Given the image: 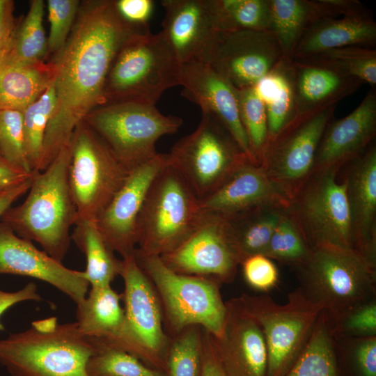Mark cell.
<instances>
[{
	"label": "cell",
	"mask_w": 376,
	"mask_h": 376,
	"mask_svg": "<svg viewBox=\"0 0 376 376\" xmlns=\"http://www.w3.org/2000/svg\"><path fill=\"white\" fill-rule=\"evenodd\" d=\"M70 35L49 64L56 106L43 142L39 171L70 143L76 127L103 102L107 77L118 53L140 35L120 17L114 1H91L78 10Z\"/></svg>",
	"instance_id": "1"
},
{
	"label": "cell",
	"mask_w": 376,
	"mask_h": 376,
	"mask_svg": "<svg viewBox=\"0 0 376 376\" xmlns=\"http://www.w3.org/2000/svg\"><path fill=\"white\" fill-rule=\"evenodd\" d=\"M70 159L68 145L45 170L33 171L26 199L9 207L0 219L19 237L38 242L61 263L70 245V228L78 220L69 184Z\"/></svg>",
	"instance_id": "2"
},
{
	"label": "cell",
	"mask_w": 376,
	"mask_h": 376,
	"mask_svg": "<svg viewBox=\"0 0 376 376\" xmlns=\"http://www.w3.org/2000/svg\"><path fill=\"white\" fill-rule=\"evenodd\" d=\"M95 348L77 323L56 317L0 340V363L11 376H89L86 363Z\"/></svg>",
	"instance_id": "3"
},
{
	"label": "cell",
	"mask_w": 376,
	"mask_h": 376,
	"mask_svg": "<svg viewBox=\"0 0 376 376\" xmlns=\"http://www.w3.org/2000/svg\"><path fill=\"white\" fill-rule=\"evenodd\" d=\"M295 268L298 288L328 316L375 298L376 265L356 249L317 245Z\"/></svg>",
	"instance_id": "4"
},
{
	"label": "cell",
	"mask_w": 376,
	"mask_h": 376,
	"mask_svg": "<svg viewBox=\"0 0 376 376\" xmlns=\"http://www.w3.org/2000/svg\"><path fill=\"white\" fill-rule=\"evenodd\" d=\"M134 256L157 294L169 336L191 325H198L214 337L221 335L226 306L220 292V283L175 272L159 256L145 253L137 248Z\"/></svg>",
	"instance_id": "5"
},
{
	"label": "cell",
	"mask_w": 376,
	"mask_h": 376,
	"mask_svg": "<svg viewBox=\"0 0 376 376\" xmlns=\"http://www.w3.org/2000/svg\"><path fill=\"white\" fill-rule=\"evenodd\" d=\"M179 68L162 31L135 35L122 47L111 66L103 102L155 105L166 90L179 86Z\"/></svg>",
	"instance_id": "6"
},
{
	"label": "cell",
	"mask_w": 376,
	"mask_h": 376,
	"mask_svg": "<svg viewBox=\"0 0 376 376\" xmlns=\"http://www.w3.org/2000/svg\"><path fill=\"white\" fill-rule=\"evenodd\" d=\"M165 154L166 164L180 175L199 201L214 192L246 162L253 160L221 122L208 112H202L197 128Z\"/></svg>",
	"instance_id": "7"
},
{
	"label": "cell",
	"mask_w": 376,
	"mask_h": 376,
	"mask_svg": "<svg viewBox=\"0 0 376 376\" xmlns=\"http://www.w3.org/2000/svg\"><path fill=\"white\" fill-rule=\"evenodd\" d=\"M203 214L198 198L166 164L153 180L141 208L137 249L159 256L171 251L194 230Z\"/></svg>",
	"instance_id": "8"
},
{
	"label": "cell",
	"mask_w": 376,
	"mask_h": 376,
	"mask_svg": "<svg viewBox=\"0 0 376 376\" xmlns=\"http://www.w3.org/2000/svg\"><path fill=\"white\" fill-rule=\"evenodd\" d=\"M84 121L129 173L157 157V140L175 133L183 123L181 118L163 114L155 105L133 102L106 104L93 110Z\"/></svg>",
	"instance_id": "9"
},
{
	"label": "cell",
	"mask_w": 376,
	"mask_h": 376,
	"mask_svg": "<svg viewBox=\"0 0 376 376\" xmlns=\"http://www.w3.org/2000/svg\"><path fill=\"white\" fill-rule=\"evenodd\" d=\"M260 326L267 347V376H283L306 345L323 310L297 288L279 304L267 295L238 297Z\"/></svg>",
	"instance_id": "10"
},
{
	"label": "cell",
	"mask_w": 376,
	"mask_h": 376,
	"mask_svg": "<svg viewBox=\"0 0 376 376\" xmlns=\"http://www.w3.org/2000/svg\"><path fill=\"white\" fill-rule=\"evenodd\" d=\"M69 146V184L77 208V221H95L121 188L129 172L85 121L75 130Z\"/></svg>",
	"instance_id": "11"
},
{
	"label": "cell",
	"mask_w": 376,
	"mask_h": 376,
	"mask_svg": "<svg viewBox=\"0 0 376 376\" xmlns=\"http://www.w3.org/2000/svg\"><path fill=\"white\" fill-rule=\"evenodd\" d=\"M337 173L313 172L285 209L310 249L331 244L355 249L346 183L336 180Z\"/></svg>",
	"instance_id": "12"
},
{
	"label": "cell",
	"mask_w": 376,
	"mask_h": 376,
	"mask_svg": "<svg viewBox=\"0 0 376 376\" xmlns=\"http://www.w3.org/2000/svg\"><path fill=\"white\" fill-rule=\"evenodd\" d=\"M336 105L296 113L265 146L260 164L290 199L312 173L319 143Z\"/></svg>",
	"instance_id": "13"
},
{
	"label": "cell",
	"mask_w": 376,
	"mask_h": 376,
	"mask_svg": "<svg viewBox=\"0 0 376 376\" xmlns=\"http://www.w3.org/2000/svg\"><path fill=\"white\" fill-rule=\"evenodd\" d=\"M284 60L270 31H218L207 64L234 88L254 87Z\"/></svg>",
	"instance_id": "14"
},
{
	"label": "cell",
	"mask_w": 376,
	"mask_h": 376,
	"mask_svg": "<svg viewBox=\"0 0 376 376\" xmlns=\"http://www.w3.org/2000/svg\"><path fill=\"white\" fill-rule=\"evenodd\" d=\"M175 272L232 283L240 265L224 216L203 213L194 230L175 249L159 256Z\"/></svg>",
	"instance_id": "15"
},
{
	"label": "cell",
	"mask_w": 376,
	"mask_h": 376,
	"mask_svg": "<svg viewBox=\"0 0 376 376\" xmlns=\"http://www.w3.org/2000/svg\"><path fill=\"white\" fill-rule=\"evenodd\" d=\"M120 276L124 282L121 298L129 327L145 352L149 366L164 373L169 336L157 294L134 253L122 258Z\"/></svg>",
	"instance_id": "16"
},
{
	"label": "cell",
	"mask_w": 376,
	"mask_h": 376,
	"mask_svg": "<svg viewBox=\"0 0 376 376\" xmlns=\"http://www.w3.org/2000/svg\"><path fill=\"white\" fill-rule=\"evenodd\" d=\"M166 154L131 171L104 212L95 220L107 245L122 258L133 254L137 244V222L148 191L165 166Z\"/></svg>",
	"instance_id": "17"
},
{
	"label": "cell",
	"mask_w": 376,
	"mask_h": 376,
	"mask_svg": "<svg viewBox=\"0 0 376 376\" xmlns=\"http://www.w3.org/2000/svg\"><path fill=\"white\" fill-rule=\"evenodd\" d=\"M29 276L46 282L70 297L76 304L88 293L89 283L84 271L65 267L31 241L19 237L0 222V274Z\"/></svg>",
	"instance_id": "18"
},
{
	"label": "cell",
	"mask_w": 376,
	"mask_h": 376,
	"mask_svg": "<svg viewBox=\"0 0 376 376\" xmlns=\"http://www.w3.org/2000/svg\"><path fill=\"white\" fill-rule=\"evenodd\" d=\"M222 334H210L217 358L226 376H267V351L262 330L238 297L226 301Z\"/></svg>",
	"instance_id": "19"
},
{
	"label": "cell",
	"mask_w": 376,
	"mask_h": 376,
	"mask_svg": "<svg viewBox=\"0 0 376 376\" xmlns=\"http://www.w3.org/2000/svg\"><path fill=\"white\" fill-rule=\"evenodd\" d=\"M178 81L183 87L182 95L198 104L202 112L217 117L243 152L256 161L241 122L237 90L207 63L199 61L180 64Z\"/></svg>",
	"instance_id": "20"
},
{
	"label": "cell",
	"mask_w": 376,
	"mask_h": 376,
	"mask_svg": "<svg viewBox=\"0 0 376 376\" xmlns=\"http://www.w3.org/2000/svg\"><path fill=\"white\" fill-rule=\"evenodd\" d=\"M376 134V89L345 117L329 122L319 143L313 172L335 171L362 154Z\"/></svg>",
	"instance_id": "21"
},
{
	"label": "cell",
	"mask_w": 376,
	"mask_h": 376,
	"mask_svg": "<svg viewBox=\"0 0 376 376\" xmlns=\"http://www.w3.org/2000/svg\"><path fill=\"white\" fill-rule=\"evenodd\" d=\"M162 33L180 64L207 63L217 33L208 0H162Z\"/></svg>",
	"instance_id": "22"
},
{
	"label": "cell",
	"mask_w": 376,
	"mask_h": 376,
	"mask_svg": "<svg viewBox=\"0 0 376 376\" xmlns=\"http://www.w3.org/2000/svg\"><path fill=\"white\" fill-rule=\"evenodd\" d=\"M290 198L260 164L248 160L210 195L200 201L203 213L224 217L265 205L287 208Z\"/></svg>",
	"instance_id": "23"
},
{
	"label": "cell",
	"mask_w": 376,
	"mask_h": 376,
	"mask_svg": "<svg viewBox=\"0 0 376 376\" xmlns=\"http://www.w3.org/2000/svg\"><path fill=\"white\" fill-rule=\"evenodd\" d=\"M120 300L121 295L111 285L91 287L77 304L78 328L85 336L126 351L149 366L145 352L129 327Z\"/></svg>",
	"instance_id": "24"
},
{
	"label": "cell",
	"mask_w": 376,
	"mask_h": 376,
	"mask_svg": "<svg viewBox=\"0 0 376 376\" xmlns=\"http://www.w3.org/2000/svg\"><path fill=\"white\" fill-rule=\"evenodd\" d=\"M345 177L354 247L376 265V146L349 163Z\"/></svg>",
	"instance_id": "25"
},
{
	"label": "cell",
	"mask_w": 376,
	"mask_h": 376,
	"mask_svg": "<svg viewBox=\"0 0 376 376\" xmlns=\"http://www.w3.org/2000/svg\"><path fill=\"white\" fill-rule=\"evenodd\" d=\"M295 114L338 104L363 83L331 68L306 60L290 63Z\"/></svg>",
	"instance_id": "26"
},
{
	"label": "cell",
	"mask_w": 376,
	"mask_h": 376,
	"mask_svg": "<svg viewBox=\"0 0 376 376\" xmlns=\"http://www.w3.org/2000/svg\"><path fill=\"white\" fill-rule=\"evenodd\" d=\"M375 42L376 23L373 17L319 18L304 31L294 49L292 60L305 59L345 46L373 47Z\"/></svg>",
	"instance_id": "27"
},
{
	"label": "cell",
	"mask_w": 376,
	"mask_h": 376,
	"mask_svg": "<svg viewBox=\"0 0 376 376\" xmlns=\"http://www.w3.org/2000/svg\"><path fill=\"white\" fill-rule=\"evenodd\" d=\"M285 209L265 205L224 217L240 264L249 256L263 255Z\"/></svg>",
	"instance_id": "28"
},
{
	"label": "cell",
	"mask_w": 376,
	"mask_h": 376,
	"mask_svg": "<svg viewBox=\"0 0 376 376\" xmlns=\"http://www.w3.org/2000/svg\"><path fill=\"white\" fill-rule=\"evenodd\" d=\"M49 64L0 65V109L24 112L51 84Z\"/></svg>",
	"instance_id": "29"
},
{
	"label": "cell",
	"mask_w": 376,
	"mask_h": 376,
	"mask_svg": "<svg viewBox=\"0 0 376 376\" xmlns=\"http://www.w3.org/2000/svg\"><path fill=\"white\" fill-rule=\"evenodd\" d=\"M75 226L71 240L86 257L85 279L91 287L111 285L113 279L120 275L122 260L118 259L107 245L95 221L79 220Z\"/></svg>",
	"instance_id": "30"
},
{
	"label": "cell",
	"mask_w": 376,
	"mask_h": 376,
	"mask_svg": "<svg viewBox=\"0 0 376 376\" xmlns=\"http://www.w3.org/2000/svg\"><path fill=\"white\" fill-rule=\"evenodd\" d=\"M270 31L281 48L284 60L291 61L294 49L306 29L319 19L313 1L269 0Z\"/></svg>",
	"instance_id": "31"
},
{
	"label": "cell",
	"mask_w": 376,
	"mask_h": 376,
	"mask_svg": "<svg viewBox=\"0 0 376 376\" xmlns=\"http://www.w3.org/2000/svg\"><path fill=\"white\" fill-rule=\"evenodd\" d=\"M334 345L322 310L306 345L283 376H338Z\"/></svg>",
	"instance_id": "32"
},
{
	"label": "cell",
	"mask_w": 376,
	"mask_h": 376,
	"mask_svg": "<svg viewBox=\"0 0 376 376\" xmlns=\"http://www.w3.org/2000/svg\"><path fill=\"white\" fill-rule=\"evenodd\" d=\"M43 15V1H32L26 17L15 31L8 50L0 65L42 62L47 49L42 23Z\"/></svg>",
	"instance_id": "33"
},
{
	"label": "cell",
	"mask_w": 376,
	"mask_h": 376,
	"mask_svg": "<svg viewBox=\"0 0 376 376\" xmlns=\"http://www.w3.org/2000/svg\"><path fill=\"white\" fill-rule=\"evenodd\" d=\"M217 31L270 29L269 0H208Z\"/></svg>",
	"instance_id": "34"
},
{
	"label": "cell",
	"mask_w": 376,
	"mask_h": 376,
	"mask_svg": "<svg viewBox=\"0 0 376 376\" xmlns=\"http://www.w3.org/2000/svg\"><path fill=\"white\" fill-rule=\"evenodd\" d=\"M203 328L191 325L169 336L165 354L164 376H201Z\"/></svg>",
	"instance_id": "35"
},
{
	"label": "cell",
	"mask_w": 376,
	"mask_h": 376,
	"mask_svg": "<svg viewBox=\"0 0 376 376\" xmlns=\"http://www.w3.org/2000/svg\"><path fill=\"white\" fill-rule=\"evenodd\" d=\"M88 338L95 348L86 363L89 376H164L163 372L147 366L126 351Z\"/></svg>",
	"instance_id": "36"
},
{
	"label": "cell",
	"mask_w": 376,
	"mask_h": 376,
	"mask_svg": "<svg viewBox=\"0 0 376 376\" xmlns=\"http://www.w3.org/2000/svg\"><path fill=\"white\" fill-rule=\"evenodd\" d=\"M55 106L56 94L51 83L23 112L24 150L32 172L40 169L45 132Z\"/></svg>",
	"instance_id": "37"
},
{
	"label": "cell",
	"mask_w": 376,
	"mask_h": 376,
	"mask_svg": "<svg viewBox=\"0 0 376 376\" xmlns=\"http://www.w3.org/2000/svg\"><path fill=\"white\" fill-rule=\"evenodd\" d=\"M323 65L367 83L376 85V50L373 47L350 45L324 51L299 59Z\"/></svg>",
	"instance_id": "38"
},
{
	"label": "cell",
	"mask_w": 376,
	"mask_h": 376,
	"mask_svg": "<svg viewBox=\"0 0 376 376\" xmlns=\"http://www.w3.org/2000/svg\"><path fill=\"white\" fill-rule=\"evenodd\" d=\"M240 116L250 150L255 160L260 161L267 141V121L265 103L255 87L237 90Z\"/></svg>",
	"instance_id": "39"
},
{
	"label": "cell",
	"mask_w": 376,
	"mask_h": 376,
	"mask_svg": "<svg viewBox=\"0 0 376 376\" xmlns=\"http://www.w3.org/2000/svg\"><path fill=\"white\" fill-rule=\"evenodd\" d=\"M310 251L304 235L285 210L263 255L295 267L308 257Z\"/></svg>",
	"instance_id": "40"
},
{
	"label": "cell",
	"mask_w": 376,
	"mask_h": 376,
	"mask_svg": "<svg viewBox=\"0 0 376 376\" xmlns=\"http://www.w3.org/2000/svg\"><path fill=\"white\" fill-rule=\"evenodd\" d=\"M327 317L334 339L376 336L375 298Z\"/></svg>",
	"instance_id": "41"
},
{
	"label": "cell",
	"mask_w": 376,
	"mask_h": 376,
	"mask_svg": "<svg viewBox=\"0 0 376 376\" xmlns=\"http://www.w3.org/2000/svg\"><path fill=\"white\" fill-rule=\"evenodd\" d=\"M0 153L9 164L32 173L24 150L22 112L0 109Z\"/></svg>",
	"instance_id": "42"
},
{
	"label": "cell",
	"mask_w": 376,
	"mask_h": 376,
	"mask_svg": "<svg viewBox=\"0 0 376 376\" xmlns=\"http://www.w3.org/2000/svg\"><path fill=\"white\" fill-rule=\"evenodd\" d=\"M79 1L49 0L48 18L50 23L47 47L58 52L65 43L79 10Z\"/></svg>",
	"instance_id": "43"
},
{
	"label": "cell",
	"mask_w": 376,
	"mask_h": 376,
	"mask_svg": "<svg viewBox=\"0 0 376 376\" xmlns=\"http://www.w3.org/2000/svg\"><path fill=\"white\" fill-rule=\"evenodd\" d=\"M265 105L267 121V143L295 115L290 66L283 86Z\"/></svg>",
	"instance_id": "44"
},
{
	"label": "cell",
	"mask_w": 376,
	"mask_h": 376,
	"mask_svg": "<svg viewBox=\"0 0 376 376\" xmlns=\"http://www.w3.org/2000/svg\"><path fill=\"white\" fill-rule=\"evenodd\" d=\"M246 283L252 288L267 292L279 281V271L272 259L256 254L244 259L240 264Z\"/></svg>",
	"instance_id": "45"
},
{
	"label": "cell",
	"mask_w": 376,
	"mask_h": 376,
	"mask_svg": "<svg viewBox=\"0 0 376 376\" xmlns=\"http://www.w3.org/2000/svg\"><path fill=\"white\" fill-rule=\"evenodd\" d=\"M115 7L120 17L137 33H150L149 22L155 3L152 0L114 1Z\"/></svg>",
	"instance_id": "46"
},
{
	"label": "cell",
	"mask_w": 376,
	"mask_h": 376,
	"mask_svg": "<svg viewBox=\"0 0 376 376\" xmlns=\"http://www.w3.org/2000/svg\"><path fill=\"white\" fill-rule=\"evenodd\" d=\"M340 339L351 346L361 376H376V336Z\"/></svg>",
	"instance_id": "47"
},
{
	"label": "cell",
	"mask_w": 376,
	"mask_h": 376,
	"mask_svg": "<svg viewBox=\"0 0 376 376\" xmlns=\"http://www.w3.org/2000/svg\"><path fill=\"white\" fill-rule=\"evenodd\" d=\"M320 18L341 17H373L368 9L357 1L315 0L313 1Z\"/></svg>",
	"instance_id": "48"
},
{
	"label": "cell",
	"mask_w": 376,
	"mask_h": 376,
	"mask_svg": "<svg viewBox=\"0 0 376 376\" xmlns=\"http://www.w3.org/2000/svg\"><path fill=\"white\" fill-rule=\"evenodd\" d=\"M14 3L10 0H0V63L6 56L15 29Z\"/></svg>",
	"instance_id": "49"
},
{
	"label": "cell",
	"mask_w": 376,
	"mask_h": 376,
	"mask_svg": "<svg viewBox=\"0 0 376 376\" xmlns=\"http://www.w3.org/2000/svg\"><path fill=\"white\" fill-rule=\"evenodd\" d=\"M26 301H42V298L38 292L36 285L32 282L15 292H7L0 289V318L10 307ZM4 329V326L0 321V331Z\"/></svg>",
	"instance_id": "50"
},
{
	"label": "cell",
	"mask_w": 376,
	"mask_h": 376,
	"mask_svg": "<svg viewBox=\"0 0 376 376\" xmlns=\"http://www.w3.org/2000/svg\"><path fill=\"white\" fill-rule=\"evenodd\" d=\"M201 376H226L219 363L210 334L203 328V368Z\"/></svg>",
	"instance_id": "51"
},
{
	"label": "cell",
	"mask_w": 376,
	"mask_h": 376,
	"mask_svg": "<svg viewBox=\"0 0 376 376\" xmlns=\"http://www.w3.org/2000/svg\"><path fill=\"white\" fill-rule=\"evenodd\" d=\"M32 173L17 169L0 160V191H3L16 187L31 178Z\"/></svg>",
	"instance_id": "52"
},
{
	"label": "cell",
	"mask_w": 376,
	"mask_h": 376,
	"mask_svg": "<svg viewBox=\"0 0 376 376\" xmlns=\"http://www.w3.org/2000/svg\"><path fill=\"white\" fill-rule=\"evenodd\" d=\"M31 179L32 176L20 185L0 192V219L12 204L29 190Z\"/></svg>",
	"instance_id": "53"
},
{
	"label": "cell",
	"mask_w": 376,
	"mask_h": 376,
	"mask_svg": "<svg viewBox=\"0 0 376 376\" xmlns=\"http://www.w3.org/2000/svg\"><path fill=\"white\" fill-rule=\"evenodd\" d=\"M0 160H3V161H5V160L3 159V157H2L1 155V153H0Z\"/></svg>",
	"instance_id": "54"
},
{
	"label": "cell",
	"mask_w": 376,
	"mask_h": 376,
	"mask_svg": "<svg viewBox=\"0 0 376 376\" xmlns=\"http://www.w3.org/2000/svg\"><path fill=\"white\" fill-rule=\"evenodd\" d=\"M0 192H1V191H0Z\"/></svg>",
	"instance_id": "55"
}]
</instances>
